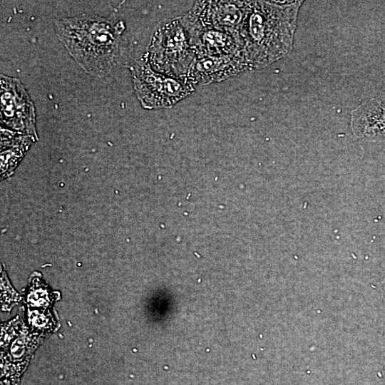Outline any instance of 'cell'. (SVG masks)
<instances>
[{
	"label": "cell",
	"instance_id": "obj_1",
	"mask_svg": "<svg viewBox=\"0 0 385 385\" xmlns=\"http://www.w3.org/2000/svg\"><path fill=\"white\" fill-rule=\"evenodd\" d=\"M301 1H252L240 35L248 70L259 69L292 48Z\"/></svg>",
	"mask_w": 385,
	"mask_h": 385
},
{
	"label": "cell",
	"instance_id": "obj_2",
	"mask_svg": "<svg viewBox=\"0 0 385 385\" xmlns=\"http://www.w3.org/2000/svg\"><path fill=\"white\" fill-rule=\"evenodd\" d=\"M61 41L81 67L95 76L108 74L120 56L123 21L113 23L96 16L83 15L56 22Z\"/></svg>",
	"mask_w": 385,
	"mask_h": 385
},
{
	"label": "cell",
	"instance_id": "obj_3",
	"mask_svg": "<svg viewBox=\"0 0 385 385\" xmlns=\"http://www.w3.org/2000/svg\"><path fill=\"white\" fill-rule=\"evenodd\" d=\"M147 57L155 71L188 83L186 75L196 55L180 17L168 19L158 28Z\"/></svg>",
	"mask_w": 385,
	"mask_h": 385
},
{
	"label": "cell",
	"instance_id": "obj_4",
	"mask_svg": "<svg viewBox=\"0 0 385 385\" xmlns=\"http://www.w3.org/2000/svg\"><path fill=\"white\" fill-rule=\"evenodd\" d=\"M132 73L135 93L146 109L171 108L195 91L194 85L153 70L147 56L133 66Z\"/></svg>",
	"mask_w": 385,
	"mask_h": 385
},
{
	"label": "cell",
	"instance_id": "obj_5",
	"mask_svg": "<svg viewBox=\"0 0 385 385\" xmlns=\"http://www.w3.org/2000/svg\"><path fill=\"white\" fill-rule=\"evenodd\" d=\"M252 1H199L184 16L183 24L239 34L249 14Z\"/></svg>",
	"mask_w": 385,
	"mask_h": 385
},
{
	"label": "cell",
	"instance_id": "obj_6",
	"mask_svg": "<svg viewBox=\"0 0 385 385\" xmlns=\"http://www.w3.org/2000/svg\"><path fill=\"white\" fill-rule=\"evenodd\" d=\"M1 122L38 139L33 103L18 79L1 75Z\"/></svg>",
	"mask_w": 385,
	"mask_h": 385
},
{
	"label": "cell",
	"instance_id": "obj_7",
	"mask_svg": "<svg viewBox=\"0 0 385 385\" xmlns=\"http://www.w3.org/2000/svg\"><path fill=\"white\" fill-rule=\"evenodd\" d=\"M182 24L188 34L196 56H222L239 54L245 58L244 43L239 34H232L212 29L196 28L183 23Z\"/></svg>",
	"mask_w": 385,
	"mask_h": 385
},
{
	"label": "cell",
	"instance_id": "obj_8",
	"mask_svg": "<svg viewBox=\"0 0 385 385\" xmlns=\"http://www.w3.org/2000/svg\"><path fill=\"white\" fill-rule=\"evenodd\" d=\"M248 70L245 59L241 55L222 56H196L188 73L186 81L192 85L209 84L224 81Z\"/></svg>",
	"mask_w": 385,
	"mask_h": 385
},
{
	"label": "cell",
	"instance_id": "obj_9",
	"mask_svg": "<svg viewBox=\"0 0 385 385\" xmlns=\"http://www.w3.org/2000/svg\"><path fill=\"white\" fill-rule=\"evenodd\" d=\"M354 135L369 141L385 140V93L372 98L351 113Z\"/></svg>",
	"mask_w": 385,
	"mask_h": 385
},
{
	"label": "cell",
	"instance_id": "obj_10",
	"mask_svg": "<svg viewBox=\"0 0 385 385\" xmlns=\"http://www.w3.org/2000/svg\"><path fill=\"white\" fill-rule=\"evenodd\" d=\"M15 133L1 128V176L6 178L14 173L31 143L30 135L15 136Z\"/></svg>",
	"mask_w": 385,
	"mask_h": 385
}]
</instances>
